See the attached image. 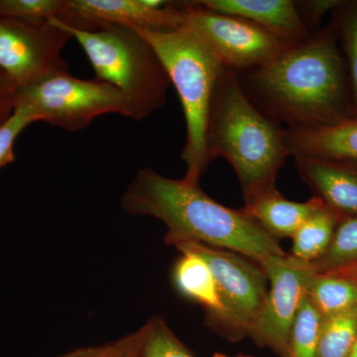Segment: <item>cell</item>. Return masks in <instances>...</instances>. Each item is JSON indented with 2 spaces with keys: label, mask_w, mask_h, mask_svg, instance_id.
Masks as SVG:
<instances>
[{
  "label": "cell",
  "mask_w": 357,
  "mask_h": 357,
  "mask_svg": "<svg viewBox=\"0 0 357 357\" xmlns=\"http://www.w3.org/2000/svg\"><path fill=\"white\" fill-rule=\"evenodd\" d=\"M301 178L316 197L342 218L357 217V165L296 157Z\"/></svg>",
  "instance_id": "cell-13"
},
{
  "label": "cell",
  "mask_w": 357,
  "mask_h": 357,
  "mask_svg": "<svg viewBox=\"0 0 357 357\" xmlns=\"http://www.w3.org/2000/svg\"><path fill=\"white\" fill-rule=\"evenodd\" d=\"M183 27L204 42L227 69L243 72L271 62L293 43L236 16L211 11L198 1H184Z\"/></svg>",
  "instance_id": "cell-7"
},
{
  "label": "cell",
  "mask_w": 357,
  "mask_h": 357,
  "mask_svg": "<svg viewBox=\"0 0 357 357\" xmlns=\"http://www.w3.org/2000/svg\"><path fill=\"white\" fill-rule=\"evenodd\" d=\"M357 335V309L324 319L317 357H349Z\"/></svg>",
  "instance_id": "cell-21"
},
{
  "label": "cell",
  "mask_w": 357,
  "mask_h": 357,
  "mask_svg": "<svg viewBox=\"0 0 357 357\" xmlns=\"http://www.w3.org/2000/svg\"><path fill=\"white\" fill-rule=\"evenodd\" d=\"M307 296L324 319L357 309V281L345 272H314Z\"/></svg>",
  "instance_id": "cell-17"
},
{
  "label": "cell",
  "mask_w": 357,
  "mask_h": 357,
  "mask_svg": "<svg viewBox=\"0 0 357 357\" xmlns=\"http://www.w3.org/2000/svg\"><path fill=\"white\" fill-rule=\"evenodd\" d=\"M183 6L164 0H69V17L62 23L88 31L112 25L170 31L183 27Z\"/></svg>",
  "instance_id": "cell-11"
},
{
  "label": "cell",
  "mask_w": 357,
  "mask_h": 357,
  "mask_svg": "<svg viewBox=\"0 0 357 357\" xmlns=\"http://www.w3.org/2000/svg\"><path fill=\"white\" fill-rule=\"evenodd\" d=\"M349 357H357V335L356 340H354V344L352 345L351 354H349Z\"/></svg>",
  "instance_id": "cell-30"
},
{
  "label": "cell",
  "mask_w": 357,
  "mask_h": 357,
  "mask_svg": "<svg viewBox=\"0 0 357 357\" xmlns=\"http://www.w3.org/2000/svg\"><path fill=\"white\" fill-rule=\"evenodd\" d=\"M70 39L52 21L0 15V70L17 89L54 73L69 72L62 52Z\"/></svg>",
  "instance_id": "cell-8"
},
{
  "label": "cell",
  "mask_w": 357,
  "mask_h": 357,
  "mask_svg": "<svg viewBox=\"0 0 357 357\" xmlns=\"http://www.w3.org/2000/svg\"><path fill=\"white\" fill-rule=\"evenodd\" d=\"M136 31L151 45L177 89L187 126L182 152L187 171L183 178L199 185L211 162L206 132L215 89L225 67L199 37L184 27Z\"/></svg>",
  "instance_id": "cell-4"
},
{
  "label": "cell",
  "mask_w": 357,
  "mask_h": 357,
  "mask_svg": "<svg viewBox=\"0 0 357 357\" xmlns=\"http://www.w3.org/2000/svg\"><path fill=\"white\" fill-rule=\"evenodd\" d=\"M286 145L294 158L330 160L357 165V119L307 130L286 129Z\"/></svg>",
  "instance_id": "cell-14"
},
{
  "label": "cell",
  "mask_w": 357,
  "mask_h": 357,
  "mask_svg": "<svg viewBox=\"0 0 357 357\" xmlns=\"http://www.w3.org/2000/svg\"><path fill=\"white\" fill-rule=\"evenodd\" d=\"M213 357H252V356H243V354H238V356H227V354H220V352H215V354H213Z\"/></svg>",
  "instance_id": "cell-31"
},
{
  "label": "cell",
  "mask_w": 357,
  "mask_h": 357,
  "mask_svg": "<svg viewBox=\"0 0 357 357\" xmlns=\"http://www.w3.org/2000/svg\"><path fill=\"white\" fill-rule=\"evenodd\" d=\"M51 21L81 45L96 79L123 96L130 119L142 121L165 105L170 79L151 45L136 30L112 25L88 31Z\"/></svg>",
  "instance_id": "cell-5"
},
{
  "label": "cell",
  "mask_w": 357,
  "mask_h": 357,
  "mask_svg": "<svg viewBox=\"0 0 357 357\" xmlns=\"http://www.w3.org/2000/svg\"><path fill=\"white\" fill-rule=\"evenodd\" d=\"M332 25L344 54L351 89L352 119H357V0L344 1L333 11Z\"/></svg>",
  "instance_id": "cell-19"
},
{
  "label": "cell",
  "mask_w": 357,
  "mask_h": 357,
  "mask_svg": "<svg viewBox=\"0 0 357 357\" xmlns=\"http://www.w3.org/2000/svg\"><path fill=\"white\" fill-rule=\"evenodd\" d=\"M340 220L337 213L323 203L294 234L290 255L307 264L316 262L328 250Z\"/></svg>",
  "instance_id": "cell-18"
},
{
  "label": "cell",
  "mask_w": 357,
  "mask_h": 357,
  "mask_svg": "<svg viewBox=\"0 0 357 357\" xmlns=\"http://www.w3.org/2000/svg\"><path fill=\"white\" fill-rule=\"evenodd\" d=\"M173 281L178 292L198 303L208 317L227 328L229 319L210 267L196 253L182 251L173 269Z\"/></svg>",
  "instance_id": "cell-16"
},
{
  "label": "cell",
  "mask_w": 357,
  "mask_h": 357,
  "mask_svg": "<svg viewBox=\"0 0 357 357\" xmlns=\"http://www.w3.org/2000/svg\"><path fill=\"white\" fill-rule=\"evenodd\" d=\"M198 3L215 13L248 20L289 43H299L311 35L297 2L292 0H199Z\"/></svg>",
  "instance_id": "cell-12"
},
{
  "label": "cell",
  "mask_w": 357,
  "mask_h": 357,
  "mask_svg": "<svg viewBox=\"0 0 357 357\" xmlns=\"http://www.w3.org/2000/svg\"><path fill=\"white\" fill-rule=\"evenodd\" d=\"M0 15L23 20L66 22L69 16V0H0Z\"/></svg>",
  "instance_id": "cell-23"
},
{
  "label": "cell",
  "mask_w": 357,
  "mask_h": 357,
  "mask_svg": "<svg viewBox=\"0 0 357 357\" xmlns=\"http://www.w3.org/2000/svg\"><path fill=\"white\" fill-rule=\"evenodd\" d=\"M17 86L0 70V126L13 114Z\"/></svg>",
  "instance_id": "cell-27"
},
{
  "label": "cell",
  "mask_w": 357,
  "mask_h": 357,
  "mask_svg": "<svg viewBox=\"0 0 357 357\" xmlns=\"http://www.w3.org/2000/svg\"><path fill=\"white\" fill-rule=\"evenodd\" d=\"M243 76L238 81L249 100L272 121L287 124V130L352 119L347 65L332 24Z\"/></svg>",
  "instance_id": "cell-1"
},
{
  "label": "cell",
  "mask_w": 357,
  "mask_h": 357,
  "mask_svg": "<svg viewBox=\"0 0 357 357\" xmlns=\"http://www.w3.org/2000/svg\"><path fill=\"white\" fill-rule=\"evenodd\" d=\"M141 357H195L161 317L146 324V335Z\"/></svg>",
  "instance_id": "cell-24"
},
{
  "label": "cell",
  "mask_w": 357,
  "mask_h": 357,
  "mask_svg": "<svg viewBox=\"0 0 357 357\" xmlns=\"http://www.w3.org/2000/svg\"><path fill=\"white\" fill-rule=\"evenodd\" d=\"M342 272H345V273L351 275V276L354 277V278L357 281V264L354 265V267H351V269Z\"/></svg>",
  "instance_id": "cell-29"
},
{
  "label": "cell",
  "mask_w": 357,
  "mask_h": 357,
  "mask_svg": "<svg viewBox=\"0 0 357 357\" xmlns=\"http://www.w3.org/2000/svg\"><path fill=\"white\" fill-rule=\"evenodd\" d=\"M270 289L248 335L281 357H289V338L314 270L288 253L272 255L259 263Z\"/></svg>",
  "instance_id": "cell-9"
},
{
  "label": "cell",
  "mask_w": 357,
  "mask_h": 357,
  "mask_svg": "<svg viewBox=\"0 0 357 357\" xmlns=\"http://www.w3.org/2000/svg\"><path fill=\"white\" fill-rule=\"evenodd\" d=\"M34 121L24 112L14 110L13 114L0 126V169L15 161L14 144L20 133Z\"/></svg>",
  "instance_id": "cell-26"
},
{
  "label": "cell",
  "mask_w": 357,
  "mask_h": 357,
  "mask_svg": "<svg viewBox=\"0 0 357 357\" xmlns=\"http://www.w3.org/2000/svg\"><path fill=\"white\" fill-rule=\"evenodd\" d=\"M206 148L211 161L227 160L234 168L244 201L270 188L290 156L286 129L249 100L237 72L225 68L211 105Z\"/></svg>",
  "instance_id": "cell-3"
},
{
  "label": "cell",
  "mask_w": 357,
  "mask_h": 357,
  "mask_svg": "<svg viewBox=\"0 0 357 357\" xmlns=\"http://www.w3.org/2000/svg\"><path fill=\"white\" fill-rule=\"evenodd\" d=\"M321 204L323 201L316 196L303 203L289 201L274 187L246 199L243 210L270 236L276 239L292 238L303 222Z\"/></svg>",
  "instance_id": "cell-15"
},
{
  "label": "cell",
  "mask_w": 357,
  "mask_h": 357,
  "mask_svg": "<svg viewBox=\"0 0 357 357\" xmlns=\"http://www.w3.org/2000/svg\"><path fill=\"white\" fill-rule=\"evenodd\" d=\"M357 264V217H344L338 222L325 255L312 263L317 273L342 272Z\"/></svg>",
  "instance_id": "cell-20"
},
{
  "label": "cell",
  "mask_w": 357,
  "mask_h": 357,
  "mask_svg": "<svg viewBox=\"0 0 357 357\" xmlns=\"http://www.w3.org/2000/svg\"><path fill=\"white\" fill-rule=\"evenodd\" d=\"M324 318L306 295L289 338V357H317Z\"/></svg>",
  "instance_id": "cell-22"
},
{
  "label": "cell",
  "mask_w": 357,
  "mask_h": 357,
  "mask_svg": "<svg viewBox=\"0 0 357 357\" xmlns=\"http://www.w3.org/2000/svg\"><path fill=\"white\" fill-rule=\"evenodd\" d=\"M146 324L114 342L75 349L58 357H141Z\"/></svg>",
  "instance_id": "cell-25"
},
{
  "label": "cell",
  "mask_w": 357,
  "mask_h": 357,
  "mask_svg": "<svg viewBox=\"0 0 357 357\" xmlns=\"http://www.w3.org/2000/svg\"><path fill=\"white\" fill-rule=\"evenodd\" d=\"M342 2L344 0H311L300 2L299 6L304 8V15L307 17L306 23L311 21L312 23L317 24L326 13H333Z\"/></svg>",
  "instance_id": "cell-28"
},
{
  "label": "cell",
  "mask_w": 357,
  "mask_h": 357,
  "mask_svg": "<svg viewBox=\"0 0 357 357\" xmlns=\"http://www.w3.org/2000/svg\"><path fill=\"white\" fill-rule=\"evenodd\" d=\"M121 208L161 220L168 229V245L192 241L238 253L257 264L269 256L286 255L278 239L243 210L227 208L199 185L167 178L152 168L138 171L122 196Z\"/></svg>",
  "instance_id": "cell-2"
},
{
  "label": "cell",
  "mask_w": 357,
  "mask_h": 357,
  "mask_svg": "<svg viewBox=\"0 0 357 357\" xmlns=\"http://www.w3.org/2000/svg\"><path fill=\"white\" fill-rule=\"evenodd\" d=\"M175 248L203 258L227 310V328L234 335H248L267 295V277L260 265L238 253L192 241Z\"/></svg>",
  "instance_id": "cell-10"
},
{
  "label": "cell",
  "mask_w": 357,
  "mask_h": 357,
  "mask_svg": "<svg viewBox=\"0 0 357 357\" xmlns=\"http://www.w3.org/2000/svg\"><path fill=\"white\" fill-rule=\"evenodd\" d=\"M33 121L77 132L102 115L130 119L126 98L112 84L77 79L69 72L54 73L16 91L15 107Z\"/></svg>",
  "instance_id": "cell-6"
}]
</instances>
